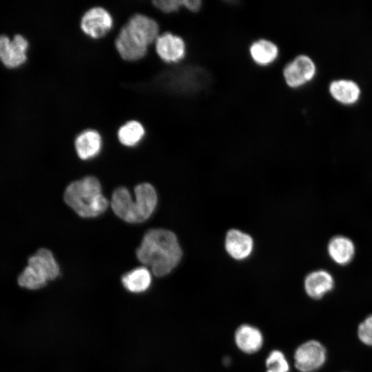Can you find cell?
Returning <instances> with one entry per match:
<instances>
[{
	"mask_svg": "<svg viewBox=\"0 0 372 372\" xmlns=\"http://www.w3.org/2000/svg\"><path fill=\"white\" fill-rule=\"evenodd\" d=\"M183 251L175 234L164 229H153L144 235L136 249L138 260L149 267L154 275L163 277L179 264Z\"/></svg>",
	"mask_w": 372,
	"mask_h": 372,
	"instance_id": "6da1fadb",
	"label": "cell"
},
{
	"mask_svg": "<svg viewBox=\"0 0 372 372\" xmlns=\"http://www.w3.org/2000/svg\"><path fill=\"white\" fill-rule=\"evenodd\" d=\"M136 200L125 187L116 189L112 196L111 207L114 214L129 223H140L147 220L157 205V194L149 183H141L134 188Z\"/></svg>",
	"mask_w": 372,
	"mask_h": 372,
	"instance_id": "7a4b0ae2",
	"label": "cell"
},
{
	"mask_svg": "<svg viewBox=\"0 0 372 372\" xmlns=\"http://www.w3.org/2000/svg\"><path fill=\"white\" fill-rule=\"evenodd\" d=\"M64 200L83 218L96 217L108 206L99 180L90 176L71 183L65 190Z\"/></svg>",
	"mask_w": 372,
	"mask_h": 372,
	"instance_id": "3957f363",
	"label": "cell"
},
{
	"mask_svg": "<svg viewBox=\"0 0 372 372\" xmlns=\"http://www.w3.org/2000/svg\"><path fill=\"white\" fill-rule=\"evenodd\" d=\"M59 273V266L52 252L40 248L28 258L27 265L17 277V283L22 288L37 290L56 279Z\"/></svg>",
	"mask_w": 372,
	"mask_h": 372,
	"instance_id": "277c9868",
	"label": "cell"
},
{
	"mask_svg": "<svg viewBox=\"0 0 372 372\" xmlns=\"http://www.w3.org/2000/svg\"><path fill=\"white\" fill-rule=\"evenodd\" d=\"M173 90L184 94H196L207 88L210 83L208 72L196 65H187L175 70Z\"/></svg>",
	"mask_w": 372,
	"mask_h": 372,
	"instance_id": "5b68a950",
	"label": "cell"
},
{
	"mask_svg": "<svg viewBox=\"0 0 372 372\" xmlns=\"http://www.w3.org/2000/svg\"><path fill=\"white\" fill-rule=\"evenodd\" d=\"M327 358L324 346L311 340L300 344L294 353V364L300 372H315L322 367Z\"/></svg>",
	"mask_w": 372,
	"mask_h": 372,
	"instance_id": "8992f818",
	"label": "cell"
},
{
	"mask_svg": "<svg viewBox=\"0 0 372 372\" xmlns=\"http://www.w3.org/2000/svg\"><path fill=\"white\" fill-rule=\"evenodd\" d=\"M113 24L112 14L102 6L89 8L80 20L81 31L94 39H101L106 35L112 30Z\"/></svg>",
	"mask_w": 372,
	"mask_h": 372,
	"instance_id": "52a82bcc",
	"label": "cell"
},
{
	"mask_svg": "<svg viewBox=\"0 0 372 372\" xmlns=\"http://www.w3.org/2000/svg\"><path fill=\"white\" fill-rule=\"evenodd\" d=\"M316 72V65L312 59L307 55L301 54L285 65L283 76L289 87L297 88L309 82Z\"/></svg>",
	"mask_w": 372,
	"mask_h": 372,
	"instance_id": "ba28073f",
	"label": "cell"
},
{
	"mask_svg": "<svg viewBox=\"0 0 372 372\" xmlns=\"http://www.w3.org/2000/svg\"><path fill=\"white\" fill-rule=\"evenodd\" d=\"M125 25L136 41L147 48L160 34L157 21L144 14H133Z\"/></svg>",
	"mask_w": 372,
	"mask_h": 372,
	"instance_id": "9c48e42d",
	"label": "cell"
},
{
	"mask_svg": "<svg viewBox=\"0 0 372 372\" xmlns=\"http://www.w3.org/2000/svg\"><path fill=\"white\" fill-rule=\"evenodd\" d=\"M28 42L20 34L10 40L6 35L0 36V61L8 68H14L23 64L27 59Z\"/></svg>",
	"mask_w": 372,
	"mask_h": 372,
	"instance_id": "30bf717a",
	"label": "cell"
},
{
	"mask_svg": "<svg viewBox=\"0 0 372 372\" xmlns=\"http://www.w3.org/2000/svg\"><path fill=\"white\" fill-rule=\"evenodd\" d=\"M154 48L159 58L167 63L179 62L186 54L183 39L169 32L159 34L154 42Z\"/></svg>",
	"mask_w": 372,
	"mask_h": 372,
	"instance_id": "8fae6325",
	"label": "cell"
},
{
	"mask_svg": "<svg viewBox=\"0 0 372 372\" xmlns=\"http://www.w3.org/2000/svg\"><path fill=\"white\" fill-rule=\"evenodd\" d=\"M225 247L232 258L242 260L247 258L252 253L254 240L248 234L233 229L229 230L225 236Z\"/></svg>",
	"mask_w": 372,
	"mask_h": 372,
	"instance_id": "7c38bea8",
	"label": "cell"
},
{
	"mask_svg": "<svg viewBox=\"0 0 372 372\" xmlns=\"http://www.w3.org/2000/svg\"><path fill=\"white\" fill-rule=\"evenodd\" d=\"M115 48L121 58L127 61H136L145 56L148 48L136 41L124 25L114 41Z\"/></svg>",
	"mask_w": 372,
	"mask_h": 372,
	"instance_id": "4fadbf2b",
	"label": "cell"
},
{
	"mask_svg": "<svg viewBox=\"0 0 372 372\" xmlns=\"http://www.w3.org/2000/svg\"><path fill=\"white\" fill-rule=\"evenodd\" d=\"M335 285L334 278L327 271L319 269L307 275L304 280L306 293L311 298L318 300L331 292Z\"/></svg>",
	"mask_w": 372,
	"mask_h": 372,
	"instance_id": "5bb4252c",
	"label": "cell"
},
{
	"mask_svg": "<svg viewBox=\"0 0 372 372\" xmlns=\"http://www.w3.org/2000/svg\"><path fill=\"white\" fill-rule=\"evenodd\" d=\"M74 147L78 156L82 160L95 157L102 147V137L93 129H87L80 132L75 138Z\"/></svg>",
	"mask_w": 372,
	"mask_h": 372,
	"instance_id": "9a60e30c",
	"label": "cell"
},
{
	"mask_svg": "<svg viewBox=\"0 0 372 372\" xmlns=\"http://www.w3.org/2000/svg\"><path fill=\"white\" fill-rule=\"evenodd\" d=\"M235 342L244 353H254L259 351L263 344V336L256 327L249 324L240 326L235 333Z\"/></svg>",
	"mask_w": 372,
	"mask_h": 372,
	"instance_id": "2e32d148",
	"label": "cell"
},
{
	"mask_svg": "<svg viewBox=\"0 0 372 372\" xmlns=\"http://www.w3.org/2000/svg\"><path fill=\"white\" fill-rule=\"evenodd\" d=\"M355 250L353 241L343 236L333 237L327 246L329 257L340 265H346L350 263L354 257Z\"/></svg>",
	"mask_w": 372,
	"mask_h": 372,
	"instance_id": "e0dca14e",
	"label": "cell"
},
{
	"mask_svg": "<svg viewBox=\"0 0 372 372\" xmlns=\"http://www.w3.org/2000/svg\"><path fill=\"white\" fill-rule=\"evenodd\" d=\"M329 92L338 102L342 104L351 105L358 100L360 95V89L354 81L340 79L331 83Z\"/></svg>",
	"mask_w": 372,
	"mask_h": 372,
	"instance_id": "ac0fdd59",
	"label": "cell"
},
{
	"mask_svg": "<svg viewBox=\"0 0 372 372\" xmlns=\"http://www.w3.org/2000/svg\"><path fill=\"white\" fill-rule=\"evenodd\" d=\"M252 60L260 66H267L273 63L278 58V46L267 39H259L254 42L249 48Z\"/></svg>",
	"mask_w": 372,
	"mask_h": 372,
	"instance_id": "d6986e66",
	"label": "cell"
},
{
	"mask_svg": "<svg viewBox=\"0 0 372 372\" xmlns=\"http://www.w3.org/2000/svg\"><path fill=\"white\" fill-rule=\"evenodd\" d=\"M121 282L128 291L142 293L147 291L151 285V273L146 267H138L123 275Z\"/></svg>",
	"mask_w": 372,
	"mask_h": 372,
	"instance_id": "ffe728a7",
	"label": "cell"
},
{
	"mask_svg": "<svg viewBox=\"0 0 372 372\" xmlns=\"http://www.w3.org/2000/svg\"><path fill=\"white\" fill-rule=\"evenodd\" d=\"M145 134L143 124L136 120H130L120 126L117 132L119 142L126 147L138 144Z\"/></svg>",
	"mask_w": 372,
	"mask_h": 372,
	"instance_id": "44dd1931",
	"label": "cell"
},
{
	"mask_svg": "<svg viewBox=\"0 0 372 372\" xmlns=\"http://www.w3.org/2000/svg\"><path fill=\"white\" fill-rule=\"evenodd\" d=\"M267 372H289V363L279 350L272 351L266 359Z\"/></svg>",
	"mask_w": 372,
	"mask_h": 372,
	"instance_id": "7402d4cb",
	"label": "cell"
},
{
	"mask_svg": "<svg viewBox=\"0 0 372 372\" xmlns=\"http://www.w3.org/2000/svg\"><path fill=\"white\" fill-rule=\"evenodd\" d=\"M357 335L364 345L372 347V314L366 316L358 325Z\"/></svg>",
	"mask_w": 372,
	"mask_h": 372,
	"instance_id": "603a6c76",
	"label": "cell"
},
{
	"mask_svg": "<svg viewBox=\"0 0 372 372\" xmlns=\"http://www.w3.org/2000/svg\"><path fill=\"white\" fill-rule=\"evenodd\" d=\"M152 4L161 12L169 14L183 7V0H155L152 1Z\"/></svg>",
	"mask_w": 372,
	"mask_h": 372,
	"instance_id": "cb8c5ba5",
	"label": "cell"
},
{
	"mask_svg": "<svg viewBox=\"0 0 372 372\" xmlns=\"http://www.w3.org/2000/svg\"><path fill=\"white\" fill-rule=\"evenodd\" d=\"M201 6L202 1L200 0H183V7L193 12L199 11Z\"/></svg>",
	"mask_w": 372,
	"mask_h": 372,
	"instance_id": "d4e9b609",
	"label": "cell"
}]
</instances>
